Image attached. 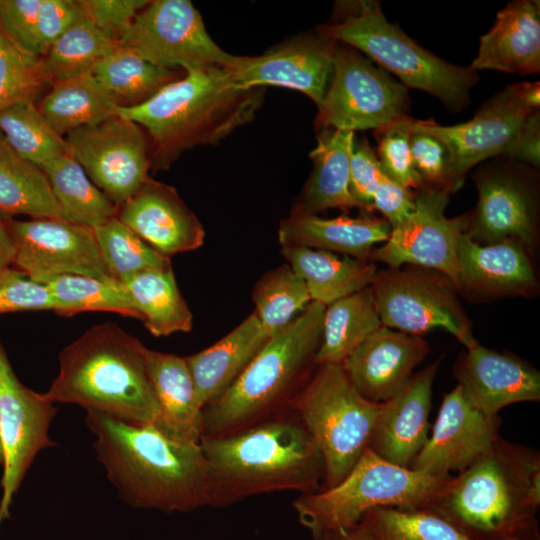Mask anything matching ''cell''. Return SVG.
Listing matches in <instances>:
<instances>
[{
  "label": "cell",
  "instance_id": "cell-1",
  "mask_svg": "<svg viewBox=\"0 0 540 540\" xmlns=\"http://www.w3.org/2000/svg\"><path fill=\"white\" fill-rule=\"evenodd\" d=\"M199 444L207 464L211 507L273 492L302 495L321 490L322 455L291 410L233 433L201 437Z\"/></svg>",
  "mask_w": 540,
  "mask_h": 540
},
{
  "label": "cell",
  "instance_id": "cell-2",
  "mask_svg": "<svg viewBox=\"0 0 540 540\" xmlns=\"http://www.w3.org/2000/svg\"><path fill=\"white\" fill-rule=\"evenodd\" d=\"M97 457L128 504L164 512L209 506L207 464L200 444L167 438L152 424H130L86 411Z\"/></svg>",
  "mask_w": 540,
  "mask_h": 540
},
{
  "label": "cell",
  "instance_id": "cell-3",
  "mask_svg": "<svg viewBox=\"0 0 540 540\" xmlns=\"http://www.w3.org/2000/svg\"><path fill=\"white\" fill-rule=\"evenodd\" d=\"M540 456L500 436L427 506L473 540H540Z\"/></svg>",
  "mask_w": 540,
  "mask_h": 540
},
{
  "label": "cell",
  "instance_id": "cell-4",
  "mask_svg": "<svg viewBox=\"0 0 540 540\" xmlns=\"http://www.w3.org/2000/svg\"><path fill=\"white\" fill-rule=\"evenodd\" d=\"M145 103L118 109L140 125L151 146V168H167L182 152L214 144L255 117L262 87L238 89L227 68H189Z\"/></svg>",
  "mask_w": 540,
  "mask_h": 540
},
{
  "label": "cell",
  "instance_id": "cell-5",
  "mask_svg": "<svg viewBox=\"0 0 540 540\" xmlns=\"http://www.w3.org/2000/svg\"><path fill=\"white\" fill-rule=\"evenodd\" d=\"M145 348L115 323L94 325L60 352L58 374L43 395L126 423L153 424L158 405Z\"/></svg>",
  "mask_w": 540,
  "mask_h": 540
},
{
  "label": "cell",
  "instance_id": "cell-6",
  "mask_svg": "<svg viewBox=\"0 0 540 540\" xmlns=\"http://www.w3.org/2000/svg\"><path fill=\"white\" fill-rule=\"evenodd\" d=\"M325 307L312 301L266 341L230 387L203 408L202 437L233 433L288 410L315 366Z\"/></svg>",
  "mask_w": 540,
  "mask_h": 540
},
{
  "label": "cell",
  "instance_id": "cell-7",
  "mask_svg": "<svg viewBox=\"0 0 540 540\" xmlns=\"http://www.w3.org/2000/svg\"><path fill=\"white\" fill-rule=\"evenodd\" d=\"M335 7L334 17L318 27L320 37L363 52L406 88L427 92L454 112L469 103V91L479 81L477 72L421 47L386 19L379 1H340Z\"/></svg>",
  "mask_w": 540,
  "mask_h": 540
},
{
  "label": "cell",
  "instance_id": "cell-8",
  "mask_svg": "<svg viewBox=\"0 0 540 540\" xmlns=\"http://www.w3.org/2000/svg\"><path fill=\"white\" fill-rule=\"evenodd\" d=\"M449 477L392 464L367 448L341 482L302 494L292 506L301 525L317 540L327 532L358 525L375 508L427 507Z\"/></svg>",
  "mask_w": 540,
  "mask_h": 540
},
{
  "label": "cell",
  "instance_id": "cell-9",
  "mask_svg": "<svg viewBox=\"0 0 540 540\" xmlns=\"http://www.w3.org/2000/svg\"><path fill=\"white\" fill-rule=\"evenodd\" d=\"M382 403L362 397L341 364L325 363L307 378L289 403L324 462V488L341 482L368 448Z\"/></svg>",
  "mask_w": 540,
  "mask_h": 540
},
{
  "label": "cell",
  "instance_id": "cell-10",
  "mask_svg": "<svg viewBox=\"0 0 540 540\" xmlns=\"http://www.w3.org/2000/svg\"><path fill=\"white\" fill-rule=\"evenodd\" d=\"M370 287L382 325L416 336L442 328L466 349L478 344L458 290L446 275L415 265L388 267L377 271Z\"/></svg>",
  "mask_w": 540,
  "mask_h": 540
},
{
  "label": "cell",
  "instance_id": "cell-11",
  "mask_svg": "<svg viewBox=\"0 0 540 540\" xmlns=\"http://www.w3.org/2000/svg\"><path fill=\"white\" fill-rule=\"evenodd\" d=\"M408 102L404 85L356 49L334 42L332 73L317 106L315 126L320 130H376L405 116Z\"/></svg>",
  "mask_w": 540,
  "mask_h": 540
},
{
  "label": "cell",
  "instance_id": "cell-12",
  "mask_svg": "<svg viewBox=\"0 0 540 540\" xmlns=\"http://www.w3.org/2000/svg\"><path fill=\"white\" fill-rule=\"evenodd\" d=\"M117 45L154 65L172 70L208 66L230 68L238 58L212 40L200 13L188 0L149 1Z\"/></svg>",
  "mask_w": 540,
  "mask_h": 540
},
{
  "label": "cell",
  "instance_id": "cell-13",
  "mask_svg": "<svg viewBox=\"0 0 540 540\" xmlns=\"http://www.w3.org/2000/svg\"><path fill=\"white\" fill-rule=\"evenodd\" d=\"M64 138L67 152L116 206L149 179L150 141L144 129L129 119L114 115Z\"/></svg>",
  "mask_w": 540,
  "mask_h": 540
},
{
  "label": "cell",
  "instance_id": "cell-14",
  "mask_svg": "<svg viewBox=\"0 0 540 540\" xmlns=\"http://www.w3.org/2000/svg\"><path fill=\"white\" fill-rule=\"evenodd\" d=\"M531 169L499 161L476 171L478 202L466 230L473 241L483 245L513 241L531 252L538 231V187Z\"/></svg>",
  "mask_w": 540,
  "mask_h": 540
},
{
  "label": "cell",
  "instance_id": "cell-15",
  "mask_svg": "<svg viewBox=\"0 0 540 540\" xmlns=\"http://www.w3.org/2000/svg\"><path fill=\"white\" fill-rule=\"evenodd\" d=\"M450 191L439 185L417 190L411 215L391 228L388 239L374 248L369 259L389 268L415 265L436 270L457 282V245L466 232L470 213L445 216Z\"/></svg>",
  "mask_w": 540,
  "mask_h": 540
},
{
  "label": "cell",
  "instance_id": "cell-16",
  "mask_svg": "<svg viewBox=\"0 0 540 540\" xmlns=\"http://www.w3.org/2000/svg\"><path fill=\"white\" fill-rule=\"evenodd\" d=\"M523 83L507 86L483 103L468 122L453 126L434 120H415L413 127L431 134L448 152L444 187L450 192L463 184L467 172L493 156H505L527 117L534 112L522 101Z\"/></svg>",
  "mask_w": 540,
  "mask_h": 540
},
{
  "label": "cell",
  "instance_id": "cell-17",
  "mask_svg": "<svg viewBox=\"0 0 540 540\" xmlns=\"http://www.w3.org/2000/svg\"><path fill=\"white\" fill-rule=\"evenodd\" d=\"M55 414L54 403L20 382L0 342V526L9 517L13 497L37 454L54 446L49 428Z\"/></svg>",
  "mask_w": 540,
  "mask_h": 540
},
{
  "label": "cell",
  "instance_id": "cell-18",
  "mask_svg": "<svg viewBox=\"0 0 540 540\" xmlns=\"http://www.w3.org/2000/svg\"><path fill=\"white\" fill-rule=\"evenodd\" d=\"M5 219L13 236V265L31 280L45 284L62 275L115 280L101 256L93 229L62 218Z\"/></svg>",
  "mask_w": 540,
  "mask_h": 540
},
{
  "label": "cell",
  "instance_id": "cell-19",
  "mask_svg": "<svg viewBox=\"0 0 540 540\" xmlns=\"http://www.w3.org/2000/svg\"><path fill=\"white\" fill-rule=\"evenodd\" d=\"M499 426L498 415L475 408L457 385L445 394L432 434L409 468L437 477L458 473L493 445Z\"/></svg>",
  "mask_w": 540,
  "mask_h": 540
},
{
  "label": "cell",
  "instance_id": "cell-20",
  "mask_svg": "<svg viewBox=\"0 0 540 540\" xmlns=\"http://www.w3.org/2000/svg\"><path fill=\"white\" fill-rule=\"evenodd\" d=\"M334 41L306 37L260 56H238L227 68L238 89L281 86L306 94L319 106L327 90Z\"/></svg>",
  "mask_w": 540,
  "mask_h": 540
},
{
  "label": "cell",
  "instance_id": "cell-21",
  "mask_svg": "<svg viewBox=\"0 0 540 540\" xmlns=\"http://www.w3.org/2000/svg\"><path fill=\"white\" fill-rule=\"evenodd\" d=\"M429 352L421 336L381 325L341 365L362 397L383 403L399 392Z\"/></svg>",
  "mask_w": 540,
  "mask_h": 540
},
{
  "label": "cell",
  "instance_id": "cell-22",
  "mask_svg": "<svg viewBox=\"0 0 540 540\" xmlns=\"http://www.w3.org/2000/svg\"><path fill=\"white\" fill-rule=\"evenodd\" d=\"M116 217L159 253L170 257L199 248L203 226L175 188L148 179Z\"/></svg>",
  "mask_w": 540,
  "mask_h": 540
},
{
  "label": "cell",
  "instance_id": "cell-23",
  "mask_svg": "<svg viewBox=\"0 0 540 540\" xmlns=\"http://www.w3.org/2000/svg\"><path fill=\"white\" fill-rule=\"evenodd\" d=\"M454 373L469 403L489 416L510 404L540 399V374L534 367L479 343L459 357Z\"/></svg>",
  "mask_w": 540,
  "mask_h": 540
},
{
  "label": "cell",
  "instance_id": "cell-24",
  "mask_svg": "<svg viewBox=\"0 0 540 540\" xmlns=\"http://www.w3.org/2000/svg\"><path fill=\"white\" fill-rule=\"evenodd\" d=\"M440 359L413 374L383 402L368 448L380 458L409 468L428 439L432 386Z\"/></svg>",
  "mask_w": 540,
  "mask_h": 540
},
{
  "label": "cell",
  "instance_id": "cell-25",
  "mask_svg": "<svg viewBox=\"0 0 540 540\" xmlns=\"http://www.w3.org/2000/svg\"><path fill=\"white\" fill-rule=\"evenodd\" d=\"M458 292L473 297L529 294L537 286L530 252L521 244L502 241L479 244L466 232L457 245Z\"/></svg>",
  "mask_w": 540,
  "mask_h": 540
},
{
  "label": "cell",
  "instance_id": "cell-26",
  "mask_svg": "<svg viewBox=\"0 0 540 540\" xmlns=\"http://www.w3.org/2000/svg\"><path fill=\"white\" fill-rule=\"evenodd\" d=\"M470 67L474 71L539 73V1L516 0L500 10L492 28L480 37L478 53Z\"/></svg>",
  "mask_w": 540,
  "mask_h": 540
},
{
  "label": "cell",
  "instance_id": "cell-27",
  "mask_svg": "<svg viewBox=\"0 0 540 540\" xmlns=\"http://www.w3.org/2000/svg\"><path fill=\"white\" fill-rule=\"evenodd\" d=\"M144 353L158 405L152 425L171 440L198 444L203 433V407L185 357L147 347Z\"/></svg>",
  "mask_w": 540,
  "mask_h": 540
},
{
  "label": "cell",
  "instance_id": "cell-28",
  "mask_svg": "<svg viewBox=\"0 0 540 540\" xmlns=\"http://www.w3.org/2000/svg\"><path fill=\"white\" fill-rule=\"evenodd\" d=\"M390 232V224L370 212L335 218L291 213L281 221L278 239L281 246H303L369 259L375 245L385 242Z\"/></svg>",
  "mask_w": 540,
  "mask_h": 540
},
{
  "label": "cell",
  "instance_id": "cell-29",
  "mask_svg": "<svg viewBox=\"0 0 540 540\" xmlns=\"http://www.w3.org/2000/svg\"><path fill=\"white\" fill-rule=\"evenodd\" d=\"M269 338L253 312L212 346L185 357L203 408L230 387Z\"/></svg>",
  "mask_w": 540,
  "mask_h": 540
},
{
  "label": "cell",
  "instance_id": "cell-30",
  "mask_svg": "<svg viewBox=\"0 0 540 540\" xmlns=\"http://www.w3.org/2000/svg\"><path fill=\"white\" fill-rule=\"evenodd\" d=\"M355 132L326 128L320 130L317 145L310 153L314 162L293 214H311L338 208H361L350 191V158Z\"/></svg>",
  "mask_w": 540,
  "mask_h": 540
},
{
  "label": "cell",
  "instance_id": "cell-31",
  "mask_svg": "<svg viewBox=\"0 0 540 540\" xmlns=\"http://www.w3.org/2000/svg\"><path fill=\"white\" fill-rule=\"evenodd\" d=\"M281 254L305 282L311 300L325 306L370 286L378 271L370 259L303 246H281Z\"/></svg>",
  "mask_w": 540,
  "mask_h": 540
},
{
  "label": "cell",
  "instance_id": "cell-32",
  "mask_svg": "<svg viewBox=\"0 0 540 540\" xmlns=\"http://www.w3.org/2000/svg\"><path fill=\"white\" fill-rule=\"evenodd\" d=\"M139 320L155 337L189 332L193 315L172 267L138 272L123 282Z\"/></svg>",
  "mask_w": 540,
  "mask_h": 540
},
{
  "label": "cell",
  "instance_id": "cell-33",
  "mask_svg": "<svg viewBox=\"0 0 540 540\" xmlns=\"http://www.w3.org/2000/svg\"><path fill=\"white\" fill-rule=\"evenodd\" d=\"M36 104L50 126L63 137L117 115L120 108L90 72L52 83Z\"/></svg>",
  "mask_w": 540,
  "mask_h": 540
},
{
  "label": "cell",
  "instance_id": "cell-34",
  "mask_svg": "<svg viewBox=\"0 0 540 540\" xmlns=\"http://www.w3.org/2000/svg\"><path fill=\"white\" fill-rule=\"evenodd\" d=\"M381 325L370 286L327 305L315 365L341 364Z\"/></svg>",
  "mask_w": 540,
  "mask_h": 540
},
{
  "label": "cell",
  "instance_id": "cell-35",
  "mask_svg": "<svg viewBox=\"0 0 540 540\" xmlns=\"http://www.w3.org/2000/svg\"><path fill=\"white\" fill-rule=\"evenodd\" d=\"M58 203L61 218L94 228L117 215L116 206L67 152L40 166Z\"/></svg>",
  "mask_w": 540,
  "mask_h": 540
},
{
  "label": "cell",
  "instance_id": "cell-36",
  "mask_svg": "<svg viewBox=\"0 0 540 540\" xmlns=\"http://www.w3.org/2000/svg\"><path fill=\"white\" fill-rule=\"evenodd\" d=\"M89 72L122 108L145 103L163 87L180 78L176 70L154 65L118 45L97 61Z\"/></svg>",
  "mask_w": 540,
  "mask_h": 540
},
{
  "label": "cell",
  "instance_id": "cell-37",
  "mask_svg": "<svg viewBox=\"0 0 540 540\" xmlns=\"http://www.w3.org/2000/svg\"><path fill=\"white\" fill-rule=\"evenodd\" d=\"M61 218L42 169L19 156L0 132V217Z\"/></svg>",
  "mask_w": 540,
  "mask_h": 540
},
{
  "label": "cell",
  "instance_id": "cell-38",
  "mask_svg": "<svg viewBox=\"0 0 540 540\" xmlns=\"http://www.w3.org/2000/svg\"><path fill=\"white\" fill-rule=\"evenodd\" d=\"M57 315L71 317L87 311L117 313L139 320L122 282L84 275H62L44 284Z\"/></svg>",
  "mask_w": 540,
  "mask_h": 540
},
{
  "label": "cell",
  "instance_id": "cell-39",
  "mask_svg": "<svg viewBox=\"0 0 540 540\" xmlns=\"http://www.w3.org/2000/svg\"><path fill=\"white\" fill-rule=\"evenodd\" d=\"M358 526L370 540H473L450 520L427 507H379Z\"/></svg>",
  "mask_w": 540,
  "mask_h": 540
},
{
  "label": "cell",
  "instance_id": "cell-40",
  "mask_svg": "<svg viewBox=\"0 0 540 540\" xmlns=\"http://www.w3.org/2000/svg\"><path fill=\"white\" fill-rule=\"evenodd\" d=\"M255 311L271 337L288 326L312 302L303 279L288 265L268 271L252 293Z\"/></svg>",
  "mask_w": 540,
  "mask_h": 540
},
{
  "label": "cell",
  "instance_id": "cell-41",
  "mask_svg": "<svg viewBox=\"0 0 540 540\" xmlns=\"http://www.w3.org/2000/svg\"><path fill=\"white\" fill-rule=\"evenodd\" d=\"M0 132L19 156L39 167L67 153L65 138L50 126L34 101L1 110Z\"/></svg>",
  "mask_w": 540,
  "mask_h": 540
},
{
  "label": "cell",
  "instance_id": "cell-42",
  "mask_svg": "<svg viewBox=\"0 0 540 540\" xmlns=\"http://www.w3.org/2000/svg\"><path fill=\"white\" fill-rule=\"evenodd\" d=\"M116 47V42L82 15L41 58L45 73L52 84L89 72L97 61Z\"/></svg>",
  "mask_w": 540,
  "mask_h": 540
},
{
  "label": "cell",
  "instance_id": "cell-43",
  "mask_svg": "<svg viewBox=\"0 0 540 540\" xmlns=\"http://www.w3.org/2000/svg\"><path fill=\"white\" fill-rule=\"evenodd\" d=\"M92 229L103 261L117 281L144 270L172 267L170 257L152 248L116 216Z\"/></svg>",
  "mask_w": 540,
  "mask_h": 540
},
{
  "label": "cell",
  "instance_id": "cell-44",
  "mask_svg": "<svg viewBox=\"0 0 540 540\" xmlns=\"http://www.w3.org/2000/svg\"><path fill=\"white\" fill-rule=\"evenodd\" d=\"M42 58L16 45L0 28V111L34 101L50 86Z\"/></svg>",
  "mask_w": 540,
  "mask_h": 540
},
{
  "label": "cell",
  "instance_id": "cell-45",
  "mask_svg": "<svg viewBox=\"0 0 540 540\" xmlns=\"http://www.w3.org/2000/svg\"><path fill=\"white\" fill-rule=\"evenodd\" d=\"M411 120L405 115L375 130L377 157L387 176L409 189L419 190L425 183L412 164Z\"/></svg>",
  "mask_w": 540,
  "mask_h": 540
},
{
  "label": "cell",
  "instance_id": "cell-46",
  "mask_svg": "<svg viewBox=\"0 0 540 540\" xmlns=\"http://www.w3.org/2000/svg\"><path fill=\"white\" fill-rule=\"evenodd\" d=\"M45 310H53V301L44 284L15 268L0 272V314Z\"/></svg>",
  "mask_w": 540,
  "mask_h": 540
},
{
  "label": "cell",
  "instance_id": "cell-47",
  "mask_svg": "<svg viewBox=\"0 0 540 540\" xmlns=\"http://www.w3.org/2000/svg\"><path fill=\"white\" fill-rule=\"evenodd\" d=\"M146 0H77L82 15L118 43Z\"/></svg>",
  "mask_w": 540,
  "mask_h": 540
},
{
  "label": "cell",
  "instance_id": "cell-48",
  "mask_svg": "<svg viewBox=\"0 0 540 540\" xmlns=\"http://www.w3.org/2000/svg\"><path fill=\"white\" fill-rule=\"evenodd\" d=\"M39 4L40 0H0V28L16 45L37 56Z\"/></svg>",
  "mask_w": 540,
  "mask_h": 540
},
{
  "label": "cell",
  "instance_id": "cell-49",
  "mask_svg": "<svg viewBox=\"0 0 540 540\" xmlns=\"http://www.w3.org/2000/svg\"><path fill=\"white\" fill-rule=\"evenodd\" d=\"M350 191L366 212L372 211V199L383 174L379 159L365 140H355L350 158Z\"/></svg>",
  "mask_w": 540,
  "mask_h": 540
},
{
  "label": "cell",
  "instance_id": "cell-50",
  "mask_svg": "<svg viewBox=\"0 0 540 540\" xmlns=\"http://www.w3.org/2000/svg\"><path fill=\"white\" fill-rule=\"evenodd\" d=\"M81 18L77 0H40L36 27L38 56L43 57Z\"/></svg>",
  "mask_w": 540,
  "mask_h": 540
},
{
  "label": "cell",
  "instance_id": "cell-51",
  "mask_svg": "<svg viewBox=\"0 0 540 540\" xmlns=\"http://www.w3.org/2000/svg\"><path fill=\"white\" fill-rule=\"evenodd\" d=\"M410 152L416 172L427 185L444 186L448 152L441 141L429 133L413 127L411 120Z\"/></svg>",
  "mask_w": 540,
  "mask_h": 540
},
{
  "label": "cell",
  "instance_id": "cell-52",
  "mask_svg": "<svg viewBox=\"0 0 540 540\" xmlns=\"http://www.w3.org/2000/svg\"><path fill=\"white\" fill-rule=\"evenodd\" d=\"M414 207L415 194L411 189L383 172L373 194L372 210L379 211L391 228H394L411 215Z\"/></svg>",
  "mask_w": 540,
  "mask_h": 540
},
{
  "label": "cell",
  "instance_id": "cell-53",
  "mask_svg": "<svg viewBox=\"0 0 540 540\" xmlns=\"http://www.w3.org/2000/svg\"><path fill=\"white\" fill-rule=\"evenodd\" d=\"M531 168L540 165V113L532 112L524 122L511 148L504 156Z\"/></svg>",
  "mask_w": 540,
  "mask_h": 540
},
{
  "label": "cell",
  "instance_id": "cell-54",
  "mask_svg": "<svg viewBox=\"0 0 540 540\" xmlns=\"http://www.w3.org/2000/svg\"><path fill=\"white\" fill-rule=\"evenodd\" d=\"M16 248L4 218L0 217V272L14 263Z\"/></svg>",
  "mask_w": 540,
  "mask_h": 540
},
{
  "label": "cell",
  "instance_id": "cell-55",
  "mask_svg": "<svg viewBox=\"0 0 540 540\" xmlns=\"http://www.w3.org/2000/svg\"><path fill=\"white\" fill-rule=\"evenodd\" d=\"M317 540H370V538L358 525H356L349 529H338L327 532Z\"/></svg>",
  "mask_w": 540,
  "mask_h": 540
},
{
  "label": "cell",
  "instance_id": "cell-56",
  "mask_svg": "<svg viewBox=\"0 0 540 540\" xmlns=\"http://www.w3.org/2000/svg\"><path fill=\"white\" fill-rule=\"evenodd\" d=\"M523 103L531 110L537 111L540 106V84L539 82H523L521 93Z\"/></svg>",
  "mask_w": 540,
  "mask_h": 540
},
{
  "label": "cell",
  "instance_id": "cell-57",
  "mask_svg": "<svg viewBox=\"0 0 540 540\" xmlns=\"http://www.w3.org/2000/svg\"><path fill=\"white\" fill-rule=\"evenodd\" d=\"M3 462V454H2V448H1V443H0V464H2Z\"/></svg>",
  "mask_w": 540,
  "mask_h": 540
}]
</instances>
